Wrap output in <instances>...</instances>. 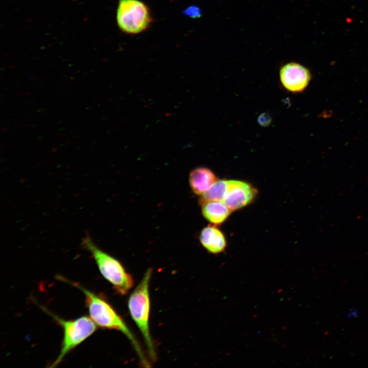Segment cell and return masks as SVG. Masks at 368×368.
Listing matches in <instances>:
<instances>
[{
    "label": "cell",
    "instance_id": "cell-11",
    "mask_svg": "<svg viewBox=\"0 0 368 368\" xmlns=\"http://www.w3.org/2000/svg\"><path fill=\"white\" fill-rule=\"evenodd\" d=\"M227 189V180L218 179L203 194L201 195L200 202L205 201H223Z\"/></svg>",
    "mask_w": 368,
    "mask_h": 368
},
{
    "label": "cell",
    "instance_id": "cell-1",
    "mask_svg": "<svg viewBox=\"0 0 368 368\" xmlns=\"http://www.w3.org/2000/svg\"><path fill=\"white\" fill-rule=\"evenodd\" d=\"M80 290L85 296V304L89 317L97 326L107 329L116 330L124 334L131 342L143 366L150 367L141 347L133 334L114 308L101 295L84 288L81 285L58 277Z\"/></svg>",
    "mask_w": 368,
    "mask_h": 368
},
{
    "label": "cell",
    "instance_id": "cell-13",
    "mask_svg": "<svg viewBox=\"0 0 368 368\" xmlns=\"http://www.w3.org/2000/svg\"><path fill=\"white\" fill-rule=\"evenodd\" d=\"M358 315V311L356 309H352L348 313V317H356Z\"/></svg>",
    "mask_w": 368,
    "mask_h": 368
},
{
    "label": "cell",
    "instance_id": "cell-6",
    "mask_svg": "<svg viewBox=\"0 0 368 368\" xmlns=\"http://www.w3.org/2000/svg\"><path fill=\"white\" fill-rule=\"evenodd\" d=\"M311 79L310 70L297 62H288L282 65L279 71V80L282 86L293 94L304 91Z\"/></svg>",
    "mask_w": 368,
    "mask_h": 368
},
{
    "label": "cell",
    "instance_id": "cell-7",
    "mask_svg": "<svg viewBox=\"0 0 368 368\" xmlns=\"http://www.w3.org/2000/svg\"><path fill=\"white\" fill-rule=\"evenodd\" d=\"M257 193V190L246 181L227 180V189L222 202L233 212L251 203Z\"/></svg>",
    "mask_w": 368,
    "mask_h": 368
},
{
    "label": "cell",
    "instance_id": "cell-12",
    "mask_svg": "<svg viewBox=\"0 0 368 368\" xmlns=\"http://www.w3.org/2000/svg\"><path fill=\"white\" fill-rule=\"evenodd\" d=\"M183 12L185 15L193 18H199L201 15L200 8L195 5H192L188 7Z\"/></svg>",
    "mask_w": 368,
    "mask_h": 368
},
{
    "label": "cell",
    "instance_id": "cell-2",
    "mask_svg": "<svg viewBox=\"0 0 368 368\" xmlns=\"http://www.w3.org/2000/svg\"><path fill=\"white\" fill-rule=\"evenodd\" d=\"M152 270L148 269L140 283L129 297L128 307L130 315L144 338L149 357L152 361L156 354L149 330L150 308L149 284Z\"/></svg>",
    "mask_w": 368,
    "mask_h": 368
},
{
    "label": "cell",
    "instance_id": "cell-3",
    "mask_svg": "<svg viewBox=\"0 0 368 368\" xmlns=\"http://www.w3.org/2000/svg\"><path fill=\"white\" fill-rule=\"evenodd\" d=\"M82 246L91 254L101 274L114 290L121 295L127 294L133 286V280L121 262L98 247L88 235L82 239Z\"/></svg>",
    "mask_w": 368,
    "mask_h": 368
},
{
    "label": "cell",
    "instance_id": "cell-8",
    "mask_svg": "<svg viewBox=\"0 0 368 368\" xmlns=\"http://www.w3.org/2000/svg\"><path fill=\"white\" fill-rule=\"evenodd\" d=\"M216 225H208L203 228L199 235L202 246L209 252L218 254L224 250L226 240L224 234Z\"/></svg>",
    "mask_w": 368,
    "mask_h": 368
},
{
    "label": "cell",
    "instance_id": "cell-4",
    "mask_svg": "<svg viewBox=\"0 0 368 368\" xmlns=\"http://www.w3.org/2000/svg\"><path fill=\"white\" fill-rule=\"evenodd\" d=\"M43 310L51 316L63 330L59 354L49 366L50 367H55L60 364L69 352L91 335L96 331L97 326L90 317L87 316H81L74 320H64L44 308Z\"/></svg>",
    "mask_w": 368,
    "mask_h": 368
},
{
    "label": "cell",
    "instance_id": "cell-5",
    "mask_svg": "<svg viewBox=\"0 0 368 368\" xmlns=\"http://www.w3.org/2000/svg\"><path fill=\"white\" fill-rule=\"evenodd\" d=\"M116 18L119 29L129 34L144 32L152 21L149 8L140 0H119Z\"/></svg>",
    "mask_w": 368,
    "mask_h": 368
},
{
    "label": "cell",
    "instance_id": "cell-10",
    "mask_svg": "<svg viewBox=\"0 0 368 368\" xmlns=\"http://www.w3.org/2000/svg\"><path fill=\"white\" fill-rule=\"evenodd\" d=\"M200 204L203 217L215 225L223 223L232 212L222 201H205Z\"/></svg>",
    "mask_w": 368,
    "mask_h": 368
},
{
    "label": "cell",
    "instance_id": "cell-9",
    "mask_svg": "<svg viewBox=\"0 0 368 368\" xmlns=\"http://www.w3.org/2000/svg\"><path fill=\"white\" fill-rule=\"evenodd\" d=\"M189 183L193 192L201 195L217 180L215 174L207 168L199 167L193 170L189 175Z\"/></svg>",
    "mask_w": 368,
    "mask_h": 368
}]
</instances>
